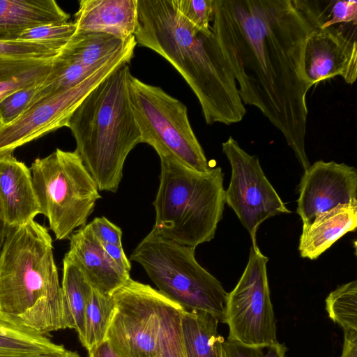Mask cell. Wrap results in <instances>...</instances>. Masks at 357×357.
Segmentation results:
<instances>
[{
    "mask_svg": "<svg viewBox=\"0 0 357 357\" xmlns=\"http://www.w3.org/2000/svg\"><path fill=\"white\" fill-rule=\"evenodd\" d=\"M319 24L317 1L214 0L211 30L243 103L257 107L281 132L304 171L310 163L303 53Z\"/></svg>",
    "mask_w": 357,
    "mask_h": 357,
    "instance_id": "6da1fadb",
    "label": "cell"
},
{
    "mask_svg": "<svg viewBox=\"0 0 357 357\" xmlns=\"http://www.w3.org/2000/svg\"><path fill=\"white\" fill-rule=\"evenodd\" d=\"M137 45L166 59L197 98L207 124L240 122L246 109L230 66L213 33L189 22L173 0H137Z\"/></svg>",
    "mask_w": 357,
    "mask_h": 357,
    "instance_id": "7a4b0ae2",
    "label": "cell"
},
{
    "mask_svg": "<svg viewBox=\"0 0 357 357\" xmlns=\"http://www.w3.org/2000/svg\"><path fill=\"white\" fill-rule=\"evenodd\" d=\"M0 316L47 335L68 328L52 239L34 220L8 227L0 251Z\"/></svg>",
    "mask_w": 357,
    "mask_h": 357,
    "instance_id": "3957f363",
    "label": "cell"
},
{
    "mask_svg": "<svg viewBox=\"0 0 357 357\" xmlns=\"http://www.w3.org/2000/svg\"><path fill=\"white\" fill-rule=\"evenodd\" d=\"M130 74L128 64L116 70L89 93L68 123L75 151L99 191H117L126 159L141 143L129 98Z\"/></svg>",
    "mask_w": 357,
    "mask_h": 357,
    "instance_id": "277c9868",
    "label": "cell"
},
{
    "mask_svg": "<svg viewBox=\"0 0 357 357\" xmlns=\"http://www.w3.org/2000/svg\"><path fill=\"white\" fill-rule=\"evenodd\" d=\"M160 176L153 202L152 229L161 237L196 248L211 241L225 204L224 174L220 167L195 170L168 155H159Z\"/></svg>",
    "mask_w": 357,
    "mask_h": 357,
    "instance_id": "5b68a950",
    "label": "cell"
},
{
    "mask_svg": "<svg viewBox=\"0 0 357 357\" xmlns=\"http://www.w3.org/2000/svg\"><path fill=\"white\" fill-rule=\"evenodd\" d=\"M158 291L186 311L223 322L228 293L195 258V249L160 236L153 229L132 252Z\"/></svg>",
    "mask_w": 357,
    "mask_h": 357,
    "instance_id": "8992f818",
    "label": "cell"
},
{
    "mask_svg": "<svg viewBox=\"0 0 357 357\" xmlns=\"http://www.w3.org/2000/svg\"><path fill=\"white\" fill-rule=\"evenodd\" d=\"M30 170L41 214L57 240L69 239L76 228L86 225L101 198L97 183L75 150L56 149L36 158Z\"/></svg>",
    "mask_w": 357,
    "mask_h": 357,
    "instance_id": "52a82bcc",
    "label": "cell"
},
{
    "mask_svg": "<svg viewBox=\"0 0 357 357\" xmlns=\"http://www.w3.org/2000/svg\"><path fill=\"white\" fill-rule=\"evenodd\" d=\"M128 86L141 143L152 146L158 155H171L198 172L211 170L190 123L186 106L160 87L146 84L131 74Z\"/></svg>",
    "mask_w": 357,
    "mask_h": 357,
    "instance_id": "ba28073f",
    "label": "cell"
},
{
    "mask_svg": "<svg viewBox=\"0 0 357 357\" xmlns=\"http://www.w3.org/2000/svg\"><path fill=\"white\" fill-rule=\"evenodd\" d=\"M134 38L77 85L31 103L15 121L0 126V156L13 154L20 146L68 127L71 116L89 93L121 66L130 63L137 45Z\"/></svg>",
    "mask_w": 357,
    "mask_h": 357,
    "instance_id": "9c48e42d",
    "label": "cell"
},
{
    "mask_svg": "<svg viewBox=\"0 0 357 357\" xmlns=\"http://www.w3.org/2000/svg\"><path fill=\"white\" fill-rule=\"evenodd\" d=\"M112 296L114 310L105 338L123 357H158L162 317L168 298L131 278Z\"/></svg>",
    "mask_w": 357,
    "mask_h": 357,
    "instance_id": "30bf717a",
    "label": "cell"
},
{
    "mask_svg": "<svg viewBox=\"0 0 357 357\" xmlns=\"http://www.w3.org/2000/svg\"><path fill=\"white\" fill-rule=\"evenodd\" d=\"M248 261L234 289L227 295L223 323L227 340L248 345L276 342V321L270 297L268 258L252 240Z\"/></svg>",
    "mask_w": 357,
    "mask_h": 357,
    "instance_id": "8fae6325",
    "label": "cell"
},
{
    "mask_svg": "<svg viewBox=\"0 0 357 357\" xmlns=\"http://www.w3.org/2000/svg\"><path fill=\"white\" fill-rule=\"evenodd\" d=\"M222 148L231 168L225 204L235 212L251 241L257 240L262 222L291 211L266 178L257 155L248 153L231 136L222 144Z\"/></svg>",
    "mask_w": 357,
    "mask_h": 357,
    "instance_id": "7c38bea8",
    "label": "cell"
},
{
    "mask_svg": "<svg viewBox=\"0 0 357 357\" xmlns=\"http://www.w3.org/2000/svg\"><path fill=\"white\" fill-rule=\"evenodd\" d=\"M307 35L303 48V75L308 89L335 76L353 84L357 78L356 32H346L342 25L321 27Z\"/></svg>",
    "mask_w": 357,
    "mask_h": 357,
    "instance_id": "4fadbf2b",
    "label": "cell"
},
{
    "mask_svg": "<svg viewBox=\"0 0 357 357\" xmlns=\"http://www.w3.org/2000/svg\"><path fill=\"white\" fill-rule=\"evenodd\" d=\"M296 213L303 224L337 205L357 201V171L335 161L319 160L304 171L298 185Z\"/></svg>",
    "mask_w": 357,
    "mask_h": 357,
    "instance_id": "5bb4252c",
    "label": "cell"
},
{
    "mask_svg": "<svg viewBox=\"0 0 357 357\" xmlns=\"http://www.w3.org/2000/svg\"><path fill=\"white\" fill-rule=\"evenodd\" d=\"M69 240L68 253L81 268L93 289L112 295L130 278L129 272L109 257L89 224L74 231Z\"/></svg>",
    "mask_w": 357,
    "mask_h": 357,
    "instance_id": "9a60e30c",
    "label": "cell"
},
{
    "mask_svg": "<svg viewBox=\"0 0 357 357\" xmlns=\"http://www.w3.org/2000/svg\"><path fill=\"white\" fill-rule=\"evenodd\" d=\"M0 206L9 227L24 225L41 213L31 170L13 154L0 156Z\"/></svg>",
    "mask_w": 357,
    "mask_h": 357,
    "instance_id": "2e32d148",
    "label": "cell"
},
{
    "mask_svg": "<svg viewBox=\"0 0 357 357\" xmlns=\"http://www.w3.org/2000/svg\"><path fill=\"white\" fill-rule=\"evenodd\" d=\"M74 16L75 32L105 33L126 40L137 29V0H81Z\"/></svg>",
    "mask_w": 357,
    "mask_h": 357,
    "instance_id": "e0dca14e",
    "label": "cell"
},
{
    "mask_svg": "<svg viewBox=\"0 0 357 357\" xmlns=\"http://www.w3.org/2000/svg\"><path fill=\"white\" fill-rule=\"evenodd\" d=\"M357 227V201L340 204L303 224L298 250L303 258L317 259L334 243Z\"/></svg>",
    "mask_w": 357,
    "mask_h": 357,
    "instance_id": "ac0fdd59",
    "label": "cell"
},
{
    "mask_svg": "<svg viewBox=\"0 0 357 357\" xmlns=\"http://www.w3.org/2000/svg\"><path fill=\"white\" fill-rule=\"evenodd\" d=\"M69 18L54 0H0V41L17 40L26 29Z\"/></svg>",
    "mask_w": 357,
    "mask_h": 357,
    "instance_id": "d6986e66",
    "label": "cell"
},
{
    "mask_svg": "<svg viewBox=\"0 0 357 357\" xmlns=\"http://www.w3.org/2000/svg\"><path fill=\"white\" fill-rule=\"evenodd\" d=\"M218 322L206 312L183 311L181 328L186 357H225Z\"/></svg>",
    "mask_w": 357,
    "mask_h": 357,
    "instance_id": "ffe728a7",
    "label": "cell"
},
{
    "mask_svg": "<svg viewBox=\"0 0 357 357\" xmlns=\"http://www.w3.org/2000/svg\"><path fill=\"white\" fill-rule=\"evenodd\" d=\"M61 289L68 328L75 329L84 341L85 311L93 287L75 259L67 252L63 260Z\"/></svg>",
    "mask_w": 357,
    "mask_h": 357,
    "instance_id": "44dd1931",
    "label": "cell"
},
{
    "mask_svg": "<svg viewBox=\"0 0 357 357\" xmlns=\"http://www.w3.org/2000/svg\"><path fill=\"white\" fill-rule=\"evenodd\" d=\"M54 58L0 56V102L15 91L41 84Z\"/></svg>",
    "mask_w": 357,
    "mask_h": 357,
    "instance_id": "7402d4cb",
    "label": "cell"
},
{
    "mask_svg": "<svg viewBox=\"0 0 357 357\" xmlns=\"http://www.w3.org/2000/svg\"><path fill=\"white\" fill-rule=\"evenodd\" d=\"M132 38L123 40L105 33L75 32L60 53L86 67L99 68L121 50Z\"/></svg>",
    "mask_w": 357,
    "mask_h": 357,
    "instance_id": "603a6c76",
    "label": "cell"
},
{
    "mask_svg": "<svg viewBox=\"0 0 357 357\" xmlns=\"http://www.w3.org/2000/svg\"><path fill=\"white\" fill-rule=\"evenodd\" d=\"M64 348L41 334L0 316V357H21Z\"/></svg>",
    "mask_w": 357,
    "mask_h": 357,
    "instance_id": "cb8c5ba5",
    "label": "cell"
},
{
    "mask_svg": "<svg viewBox=\"0 0 357 357\" xmlns=\"http://www.w3.org/2000/svg\"><path fill=\"white\" fill-rule=\"evenodd\" d=\"M100 67H86L80 63L65 57L59 52L53 59L49 75L37 88L29 105L43 98L51 96L73 88L84 81Z\"/></svg>",
    "mask_w": 357,
    "mask_h": 357,
    "instance_id": "d4e9b609",
    "label": "cell"
},
{
    "mask_svg": "<svg viewBox=\"0 0 357 357\" xmlns=\"http://www.w3.org/2000/svg\"><path fill=\"white\" fill-rule=\"evenodd\" d=\"M114 305L112 295H105L93 289L85 311L84 341L82 346L87 351L105 338Z\"/></svg>",
    "mask_w": 357,
    "mask_h": 357,
    "instance_id": "484cf974",
    "label": "cell"
},
{
    "mask_svg": "<svg viewBox=\"0 0 357 357\" xmlns=\"http://www.w3.org/2000/svg\"><path fill=\"white\" fill-rule=\"evenodd\" d=\"M329 317L343 330L357 331V282L344 284L331 291L326 299Z\"/></svg>",
    "mask_w": 357,
    "mask_h": 357,
    "instance_id": "4316f807",
    "label": "cell"
},
{
    "mask_svg": "<svg viewBox=\"0 0 357 357\" xmlns=\"http://www.w3.org/2000/svg\"><path fill=\"white\" fill-rule=\"evenodd\" d=\"M184 310L168 298L162 317L158 357H186L181 328Z\"/></svg>",
    "mask_w": 357,
    "mask_h": 357,
    "instance_id": "83f0119b",
    "label": "cell"
},
{
    "mask_svg": "<svg viewBox=\"0 0 357 357\" xmlns=\"http://www.w3.org/2000/svg\"><path fill=\"white\" fill-rule=\"evenodd\" d=\"M64 46L48 41H0V56L54 58Z\"/></svg>",
    "mask_w": 357,
    "mask_h": 357,
    "instance_id": "f1b7e54d",
    "label": "cell"
},
{
    "mask_svg": "<svg viewBox=\"0 0 357 357\" xmlns=\"http://www.w3.org/2000/svg\"><path fill=\"white\" fill-rule=\"evenodd\" d=\"M178 12L199 31L211 34L214 0H173Z\"/></svg>",
    "mask_w": 357,
    "mask_h": 357,
    "instance_id": "f546056e",
    "label": "cell"
},
{
    "mask_svg": "<svg viewBox=\"0 0 357 357\" xmlns=\"http://www.w3.org/2000/svg\"><path fill=\"white\" fill-rule=\"evenodd\" d=\"M76 30L73 22L47 24L25 30L19 40L48 41L66 45Z\"/></svg>",
    "mask_w": 357,
    "mask_h": 357,
    "instance_id": "4dcf8cb0",
    "label": "cell"
},
{
    "mask_svg": "<svg viewBox=\"0 0 357 357\" xmlns=\"http://www.w3.org/2000/svg\"><path fill=\"white\" fill-rule=\"evenodd\" d=\"M225 357H287V348L276 342L264 345H248L234 340L223 342Z\"/></svg>",
    "mask_w": 357,
    "mask_h": 357,
    "instance_id": "1f68e13d",
    "label": "cell"
},
{
    "mask_svg": "<svg viewBox=\"0 0 357 357\" xmlns=\"http://www.w3.org/2000/svg\"><path fill=\"white\" fill-rule=\"evenodd\" d=\"M40 85L15 91L3 99L0 102V126L10 123L22 114Z\"/></svg>",
    "mask_w": 357,
    "mask_h": 357,
    "instance_id": "d6a6232c",
    "label": "cell"
},
{
    "mask_svg": "<svg viewBox=\"0 0 357 357\" xmlns=\"http://www.w3.org/2000/svg\"><path fill=\"white\" fill-rule=\"evenodd\" d=\"M328 15L324 11L321 27H329L337 24L357 22V1H333Z\"/></svg>",
    "mask_w": 357,
    "mask_h": 357,
    "instance_id": "836d02e7",
    "label": "cell"
},
{
    "mask_svg": "<svg viewBox=\"0 0 357 357\" xmlns=\"http://www.w3.org/2000/svg\"><path fill=\"white\" fill-rule=\"evenodd\" d=\"M89 224L95 236L102 243L122 245L121 228L105 217H96Z\"/></svg>",
    "mask_w": 357,
    "mask_h": 357,
    "instance_id": "e575fe53",
    "label": "cell"
},
{
    "mask_svg": "<svg viewBox=\"0 0 357 357\" xmlns=\"http://www.w3.org/2000/svg\"><path fill=\"white\" fill-rule=\"evenodd\" d=\"M109 257L121 268L130 273L131 264L123 252L122 245L102 243Z\"/></svg>",
    "mask_w": 357,
    "mask_h": 357,
    "instance_id": "d590c367",
    "label": "cell"
},
{
    "mask_svg": "<svg viewBox=\"0 0 357 357\" xmlns=\"http://www.w3.org/2000/svg\"><path fill=\"white\" fill-rule=\"evenodd\" d=\"M88 352L89 357H123L107 338L92 347Z\"/></svg>",
    "mask_w": 357,
    "mask_h": 357,
    "instance_id": "8d00e7d4",
    "label": "cell"
},
{
    "mask_svg": "<svg viewBox=\"0 0 357 357\" xmlns=\"http://www.w3.org/2000/svg\"><path fill=\"white\" fill-rule=\"evenodd\" d=\"M342 353L340 357H357V331L344 330Z\"/></svg>",
    "mask_w": 357,
    "mask_h": 357,
    "instance_id": "74e56055",
    "label": "cell"
},
{
    "mask_svg": "<svg viewBox=\"0 0 357 357\" xmlns=\"http://www.w3.org/2000/svg\"><path fill=\"white\" fill-rule=\"evenodd\" d=\"M21 357H80L76 351L68 350L65 347L56 350L47 352H43L29 356H21Z\"/></svg>",
    "mask_w": 357,
    "mask_h": 357,
    "instance_id": "f35d334b",
    "label": "cell"
},
{
    "mask_svg": "<svg viewBox=\"0 0 357 357\" xmlns=\"http://www.w3.org/2000/svg\"><path fill=\"white\" fill-rule=\"evenodd\" d=\"M8 227L7 226L6 222L4 221V220L3 218L1 209V206H0V251H1L2 246L4 243V241H5L6 235H7V232H8Z\"/></svg>",
    "mask_w": 357,
    "mask_h": 357,
    "instance_id": "ab89813d",
    "label": "cell"
}]
</instances>
